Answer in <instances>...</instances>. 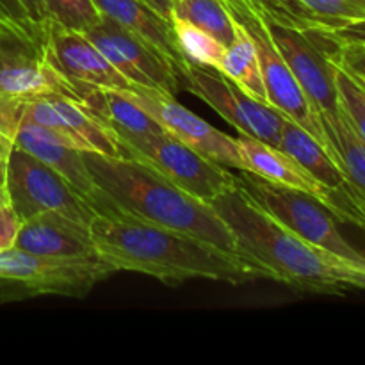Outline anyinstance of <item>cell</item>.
Wrapping results in <instances>:
<instances>
[{
    "mask_svg": "<svg viewBox=\"0 0 365 365\" xmlns=\"http://www.w3.org/2000/svg\"><path fill=\"white\" fill-rule=\"evenodd\" d=\"M93 241L100 259L118 271L148 274L163 284H182L192 278L241 285L274 280L271 269L253 257L228 252L191 234L139 220L118 209L109 216H95Z\"/></svg>",
    "mask_w": 365,
    "mask_h": 365,
    "instance_id": "cell-1",
    "label": "cell"
},
{
    "mask_svg": "<svg viewBox=\"0 0 365 365\" xmlns=\"http://www.w3.org/2000/svg\"><path fill=\"white\" fill-rule=\"evenodd\" d=\"M209 205L227 225L242 253L264 264L277 282L289 287L337 294L355 287L356 271L365 267L303 241L269 216L241 182L210 200Z\"/></svg>",
    "mask_w": 365,
    "mask_h": 365,
    "instance_id": "cell-2",
    "label": "cell"
},
{
    "mask_svg": "<svg viewBox=\"0 0 365 365\" xmlns=\"http://www.w3.org/2000/svg\"><path fill=\"white\" fill-rule=\"evenodd\" d=\"M84 159L96 185L123 212L191 234L228 252L242 253L232 232L209 203L185 192L150 164L134 157L88 152H84Z\"/></svg>",
    "mask_w": 365,
    "mask_h": 365,
    "instance_id": "cell-3",
    "label": "cell"
},
{
    "mask_svg": "<svg viewBox=\"0 0 365 365\" xmlns=\"http://www.w3.org/2000/svg\"><path fill=\"white\" fill-rule=\"evenodd\" d=\"M114 273L116 269L100 257L46 259L11 248L0 252V305L39 296L84 298Z\"/></svg>",
    "mask_w": 365,
    "mask_h": 365,
    "instance_id": "cell-4",
    "label": "cell"
},
{
    "mask_svg": "<svg viewBox=\"0 0 365 365\" xmlns=\"http://www.w3.org/2000/svg\"><path fill=\"white\" fill-rule=\"evenodd\" d=\"M242 189L273 216L278 223L284 225L298 237L324 252L337 255L341 259L365 266V255L356 252L339 232L337 217L312 195L273 184L250 171H241L239 177Z\"/></svg>",
    "mask_w": 365,
    "mask_h": 365,
    "instance_id": "cell-5",
    "label": "cell"
},
{
    "mask_svg": "<svg viewBox=\"0 0 365 365\" xmlns=\"http://www.w3.org/2000/svg\"><path fill=\"white\" fill-rule=\"evenodd\" d=\"M116 139L128 157L150 164L168 180L205 203L239 184V177L228 168L214 163L168 132L120 134Z\"/></svg>",
    "mask_w": 365,
    "mask_h": 365,
    "instance_id": "cell-6",
    "label": "cell"
},
{
    "mask_svg": "<svg viewBox=\"0 0 365 365\" xmlns=\"http://www.w3.org/2000/svg\"><path fill=\"white\" fill-rule=\"evenodd\" d=\"M266 25L274 46L319 118L337 121L341 116V100L335 82V61L331 57L337 43L317 29H296L267 21Z\"/></svg>",
    "mask_w": 365,
    "mask_h": 365,
    "instance_id": "cell-7",
    "label": "cell"
},
{
    "mask_svg": "<svg viewBox=\"0 0 365 365\" xmlns=\"http://www.w3.org/2000/svg\"><path fill=\"white\" fill-rule=\"evenodd\" d=\"M178 78L182 88L212 107L232 127L237 128L241 135L278 146L284 114L250 96L220 70L198 66L187 61L178 71Z\"/></svg>",
    "mask_w": 365,
    "mask_h": 365,
    "instance_id": "cell-8",
    "label": "cell"
},
{
    "mask_svg": "<svg viewBox=\"0 0 365 365\" xmlns=\"http://www.w3.org/2000/svg\"><path fill=\"white\" fill-rule=\"evenodd\" d=\"M6 187L11 209L20 221L45 212H57L89 227L96 216L86 200L56 171L16 146L7 160Z\"/></svg>",
    "mask_w": 365,
    "mask_h": 365,
    "instance_id": "cell-9",
    "label": "cell"
},
{
    "mask_svg": "<svg viewBox=\"0 0 365 365\" xmlns=\"http://www.w3.org/2000/svg\"><path fill=\"white\" fill-rule=\"evenodd\" d=\"M77 96L73 82L59 73L45 36H24L0 29V98L27 103L45 96Z\"/></svg>",
    "mask_w": 365,
    "mask_h": 365,
    "instance_id": "cell-10",
    "label": "cell"
},
{
    "mask_svg": "<svg viewBox=\"0 0 365 365\" xmlns=\"http://www.w3.org/2000/svg\"><path fill=\"white\" fill-rule=\"evenodd\" d=\"M228 9H230L232 16L245 27V31L252 38L253 45H255L257 53H259L264 88H266L267 103L273 109H277L278 113L284 114L285 118H289L294 123H298L299 127L305 128L307 132H310L331 155L330 143H328L327 134L323 130L319 114L314 109L312 103L309 102L302 86L296 81L294 73H292L289 64L285 63L282 53L274 46L273 39L267 32L266 20L260 18L257 13H253V11H250L248 7L228 4Z\"/></svg>",
    "mask_w": 365,
    "mask_h": 365,
    "instance_id": "cell-11",
    "label": "cell"
},
{
    "mask_svg": "<svg viewBox=\"0 0 365 365\" xmlns=\"http://www.w3.org/2000/svg\"><path fill=\"white\" fill-rule=\"evenodd\" d=\"M82 34L130 84L173 96L180 88L177 68L159 48L106 14Z\"/></svg>",
    "mask_w": 365,
    "mask_h": 365,
    "instance_id": "cell-12",
    "label": "cell"
},
{
    "mask_svg": "<svg viewBox=\"0 0 365 365\" xmlns=\"http://www.w3.org/2000/svg\"><path fill=\"white\" fill-rule=\"evenodd\" d=\"M120 93L132 103L146 110L153 120L159 121L168 134L180 139L192 150L203 153L225 168H234L239 171L246 170L237 139L225 134L220 128L207 123L203 118L185 109L182 103L175 100L173 95L155 91V89L139 88V86Z\"/></svg>",
    "mask_w": 365,
    "mask_h": 365,
    "instance_id": "cell-13",
    "label": "cell"
},
{
    "mask_svg": "<svg viewBox=\"0 0 365 365\" xmlns=\"http://www.w3.org/2000/svg\"><path fill=\"white\" fill-rule=\"evenodd\" d=\"M14 146L31 153L32 157L46 164L50 170L56 171L71 189H75L86 200L96 216H109L118 210L109 196L93 180L91 171L86 164L84 152L75 148L71 143L57 135L56 132L27 118H21L16 138H14Z\"/></svg>",
    "mask_w": 365,
    "mask_h": 365,
    "instance_id": "cell-14",
    "label": "cell"
},
{
    "mask_svg": "<svg viewBox=\"0 0 365 365\" xmlns=\"http://www.w3.org/2000/svg\"><path fill=\"white\" fill-rule=\"evenodd\" d=\"M24 118L56 132L81 152L128 157L116 135L77 96L53 95L24 106Z\"/></svg>",
    "mask_w": 365,
    "mask_h": 365,
    "instance_id": "cell-15",
    "label": "cell"
},
{
    "mask_svg": "<svg viewBox=\"0 0 365 365\" xmlns=\"http://www.w3.org/2000/svg\"><path fill=\"white\" fill-rule=\"evenodd\" d=\"M46 46L53 66L70 82L114 91L134 88V84H130L82 32L68 31L48 21Z\"/></svg>",
    "mask_w": 365,
    "mask_h": 365,
    "instance_id": "cell-16",
    "label": "cell"
},
{
    "mask_svg": "<svg viewBox=\"0 0 365 365\" xmlns=\"http://www.w3.org/2000/svg\"><path fill=\"white\" fill-rule=\"evenodd\" d=\"M13 248L46 259H93L98 257L88 225L57 212H45L21 221Z\"/></svg>",
    "mask_w": 365,
    "mask_h": 365,
    "instance_id": "cell-17",
    "label": "cell"
},
{
    "mask_svg": "<svg viewBox=\"0 0 365 365\" xmlns=\"http://www.w3.org/2000/svg\"><path fill=\"white\" fill-rule=\"evenodd\" d=\"M237 139L239 150L245 159L246 170L257 177L264 178L273 184L285 185V187L298 189V191L312 195L330 210V191L314 180L305 170L298 166L291 157L285 155L277 146H271L260 139L241 135ZM331 212V210H330Z\"/></svg>",
    "mask_w": 365,
    "mask_h": 365,
    "instance_id": "cell-18",
    "label": "cell"
},
{
    "mask_svg": "<svg viewBox=\"0 0 365 365\" xmlns=\"http://www.w3.org/2000/svg\"><path fill=\"white\" fill-rule=\"evenodd\" d=\"M93 2L98 7L100 13L127 27L128 31L139 34L146 41L152 43L155 48H159L173 63L177 73L187 63L177 45L171 20L160 16L145 0H93Z\"/></svg>",
    "mask_w": 365,
    "mask_h": 365,
    "instance_id": "cell-19",
    "label": "cell"
},
{
    "mask_svg": "<svg viewBox=\"0 0 365 365\" xmlns=\"http://www.w3.org/2000/svg\"><path fill=\"white\" fill-rule=\"evenodd\" d=\"M78 100L107 125L114 135L120 134H160L166 132L163 125L153 120L146 110L125 98L114 89L95 88V86L73 82Z\"/></svg>",
    "mask_w": 365,
    "mask_h": 365,
    "instance_id": "cell-20",
    "label": "cell"
},
{
    "mask_svg": "<svg viewBox=\"0 0 365 365\" xmlns=\"http://www.w3.org/2000/svg\"><path fill=\"white\" fill-rule=\"evenodd\" d=\"M277 148L291 157L302 170H305L328 191H337L348 184L344 171L328 153V150L310 132L289 118H285L282 125Z\"/></svg>",
    "mask_w": 365,
    "mask_h": 365,
    "instance_id": "cell-21",
    "label": "cell"
},
{
    "mask_svg": "<svg viewBox=\"0 0 365 365\" xmlns=\"http://www.w3.org/2000/svg\"><path fill=\"white\" fill-rule=\"evenodd\" d=\"M319 120L335 163L344 171L349 184L365 196V141L355 130L342 107L337 121H328L324 118Z\"/></svg>",
    "mask_w": 365,
    "mask_h": 365,
    "instance_id": "cell-22",
    "label": "cell"
},
{
    "mask_svg": "<svg viewBox=\"0 0 365 365\" xmlns=\"http://www.w3.org/2000/svg\"><path fill=\"white\" fill-rule=\"evenodd\" d=\"M235 24H237V36H235L234 43L227 46L220 71L227 75L228 78H232L250 96H253L259 102L267 103L259 53H257L255 45H253L248 32L245 31V27L237 20H235Z\"/></svg>",
    "mask_w": 365,
    "mask_h": 365,
    "instance_id": "cell-23",
    "label": "cell"
},
{
    "mask_svg": "<svg viewBox=\"0 0 365 365\" xmlns=\"http://www.w3.org/2000/svg\"><path fill=\"white\" fill-rule=\"evenodd\" d=\"M170 20H182L223 43L232 45L237 36V24L227 0H171Z\"/></svg>",
    "mask_w": 365,
    "mask_h": 365,
    "instance_id": "cell-24",
    "label": "cell"
},
{
    "mask_svg": "<svg viewBox=\"0 0 365 365\" xmlns=\"http://www.w3.org/2000/svg\"><path fill=\"white\" fill-rule=\"evenodd\" d=\"M171 24H173L178 48L189 63L220 70L221 61L227 52V46L223 43L187 21L171 20Z\"/></svg>",
    "mask_w": 365,
    "mask_h": 365,
    "instance_id": "cell-25",
    "label": "cell"
},
{
    "mask_svg": "<svg viewBox=\"0 0 365 365\" xmlns=\"http://www.w3.org/2000/svg\"><path fill=\"white\" fill-rule=\"evenodd\" d=\"M232 6L248 7L267 24L287 25L296 29H319L323 20L310 13L299 0H227Z\"/></svg>",
    "mask_w": 365,
    "mask_h": 365,
    "instance_id": "cell-26",
    "label": "cell"
},
{
    "mask_svg": "<svg viewBox=\"0 0 365 365\" xmlns=\"http://www.w3.org/2000/svg\"><path fill=\"white\" fill-rule=\"evenodd\" d=\"M50 21L75 32H86L98 24L102 13L93 0H43Z\"/></svg>",
    "mask_w": 365,
    "mask_h": 365,
    "instance_id": "cell-27",
    "label": "cell"
},
{
    "mask_svg": "<svg viewBox=\"0 0 365 365\" xmlns=\"http://www.w3.org/2000/svg\"><path fill=\"white\" fill-rule=\"evenodd\" d=\"M335 61V59H334ZM335 82H337L339 100L349 121L365 141V91L359 82L335 61Z\"/></svg>",
    "mask_w": 365,
    "mask_h": 365,
    "instance_id": "cell-28",
    "label": "cell"
},
{
    "mask_svg": "<svg viewBox=\"0 0 365 365\" xmlns=\"http://www.w3.org/2000/svg\"><path fill=\"white\" fill-rule=\"evenodd\" d=\"M310 13L323 20V27L365 20V0H299Z\"/></svg>",
    "mask_w": 365,
    "mask_h": 365,
    "instance_id": "cell-29",
    "label": "cell"
},
{
    "mask_svg": "<svg viewBox=\"0 0 365 365\" xmlns=\"http://www.w3.org/2000/svg\"><path fill=\"white\" fill-rule=\"evenodd\" d=\"M330 210L337 220L348 221L365 230V196L349 182L337 191H330Z\"/></svg>",
    "mask_w": 365,
    "mask_h": 365,
    "instance_id": "cell-30",
    "label": "cell"
},
{
    "mask_svg": "<svg viewBox=\"0 0 365 365\" xmlns=\"http://www.w3.org/2000/svg\"><path fill=\"white\" fill-rule=\"evenodd\" d=\"M0 27L24 36H45L29 21L20 0H0Z\"/></svg>",
    "mask_w": 365,
    "mask_h": 365,
    "instance_id": "cell-31",
    "label": "cell"
},
{
    "mask_svg": "<svg viewBox=\"0 0 365 365\" xmlns=\"http://www.w3.org/2000/svg\"><path fill=\"white\" fill-rule=\"evenodd\" d=\"M331 57L353 77L365 81V45H341V43H337L334 52H331Z\"/></svg>",
    "mask_w": 365,
    "mask_h": 365,
    "instance_id": "cell-32",
    "label": "cell"
},
{
    "mask_svg": "<svg viewBox=\"0 0 365 365\" xmlns=\"http://www.w3.org/2000/svg\"><path fill=\"white\" fill-rule=\"evenodd\" d=\"M317 31L341 45H365V20L348 21L335 27H319Z\"/></svg>",
    "mask_w": 365,
    "mask_h": 365,
    "instance_id": "cell-33",
    "label": "cell"
},
{
    "mask_svg": "<svg viewBox=\"0 0 365 365\" xmlns=\"http://www.w3.org/2000/svg\"><path fill=\"white\" fill-rule=\"evenodd\" d=\"M20 217L13 209L0 210V252H6L14 246L18 230H20Z\"/></svg>",
    "mask_w": 365,
    "mask_h": 365,
    "instance_id": "cell-34",
    "label": "cell"
},
{
    "mask_svg": "<svg viewBox=\"0 0 365 365\" xmlns=\"http://www.w3.org/2000/svg\"><path fill=\"white\" fill-rule=\"evenodd\" d=\"M21 7H24L25 14H27L29 21L34 25L36 29L45 32L46 25H48V16H46L45 6H43V0H20Z\"/></svg>",
    "mask_w": 365,
    "mask_h": 365,
    "instance_id": "cell-35",
    "label": "cell"
},
{
    "mask_svg": "<svg viewBox=\"0 0 365 365\" xmlns=\"http://www.w3.org/2000/svg\"><path fill=\"white\" fill-rule=\"evenodd\" d=\"M150 7L157 11L160 16L168 18L170 20V6H171V0H145Z\"/></svg>",
    "mask_w": 365,
    "mask_h": 365,
    "instance_id": "cell-36",
    "label": "cell"
},
{
    "mask_svg": "<svg viewBox=\"0 0 365 365\" xmlns=\"http://www.w3.org/2000/svg\"><path fill=\"white\" fill-rule=\"evenodd\" d=\"M11 207V200H9V192H7L6 184H0V210L9 209Z\"/></svg>",
    "mask_w": 365,
    "mask_h": 365,
    "instance_id": "cell-37",
    "label": "cell"
},
{
    "mask_svg": "<svg viewBox=\"0 0 365 365\" xmlns=\"http://www.w3.org/2000/svg\"><path fill=\"white\" fill-rule=\"evenodd\" d=\"M0 184H6V166L0 164Z\"/></svg>",
    "mask_w": 365,
    "mask_h": 365,
    "instance_id": "cell-38",
    "label": "cell"
},
{
    "mask_svg": "<svg viewBox=\"0 0 365 365\" xmlns=\"http://www.w3.org/2000/svg\"><path fill=\"white\" fill-rule=\"evenodd\" d=\"M349 75H351V73H349ZM353 78H355V81L359 82V84H360V88H362L364 91H365V81H364V78H359V77H353Z\"/></svg>",
    "mask_w": 365,
    "mask_h": 365,
    "instance_id": "cell-39",
    "label": "cell"
},
{
    "mask_svg": "<svg viewBox=\"0 0 365 365\" xmlns=\"http://www.w3.org/2000/svg\"><path fill=\"white\" fill-rule=\"evenodd\" d=\"M0 29H2V27H0Z\"/></svg>",
    "mask_w": 365,
    "mask_h": 365,
    "instance_id": "cell-40",
    "label": "cell"
}]
</instances>
